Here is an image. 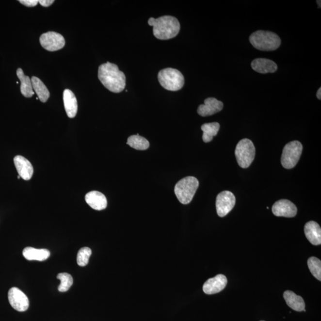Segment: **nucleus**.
Returning a JSON list of instances; mask_svg holds the SVG:
<instances>
[{"label": "nucleus", "mask_w": 321, "mask_h": 321, "mask_svg": "<svg viewBox=\"0 0 321 321\" xmlns=\"http://www.w3.org/2000/svg\"><path fill=\"white\" fill-rule=\"evenodd\" d=\"M98 78L108 90L114 93H120L126 87V76L119 70L117 65L107 62L98 68Z\"/></svg>", "instance_id": "f257e3e1"}, {"label": "nucleus", "mask_w": 321, "mask_h": 321, "mask_svg": "<svg viewBox=\"0 0 321 321\" xmlns=\"http://www.w3.org/2000/svg\"><path fill=\"white\" fill-rule=\"evenodd\" d=\"M148 24L153 27L155 37L160 40H168L176 37L180 30L177 19L171 16H164L157 19L150 18Z\"/></svg>", "instance_id": "f03ea898"}, {"label": "nucleus", "mask_w": 321, "mask_h": 321, "mask_svg": "<svg viewBox=\"0 0 321 321\" xmlns=\"http://www.w3.org/2000/svg\"><path fill=\"white\" fill-rule=\"evenodd\" d=\"M250 43L255 48L263 51H274L280 47L281 39L270 31H257L249 37Z\"/></svg>", "instance_id": "7ed1b4c3"}, {"label": "nucleus", "mask_w": 321, "mask_h": 321, "mask_svg": "<svg viewBox=\"0 0 321 321\" xmlns=\"http://www.w3.org/2000/svg\"><path fill=\"white\" fill-rule=\"evenodd\" d=\"M199 185L196 178L188 176L178 181L175 187L176 196L182 204H188L193 199Z\"/></svg>", "instance_id": "20e7f679"}, {"label": "nucleus", "mask_w": 321, "mask_h": 321, "mask_svg": "<svg viewBox=\"0 0 321 321\" xmlns=\"http://www.w3.org/2000/svg\"><path fill=\"white\" fill-rule=\"evenodd\" d=\"M158 79L163 88L170 91L180 90L185 84V78L179 70L167 68L160 71Z\"/></svg>", "instance_id": "39448f33"}, {"label": "nucleus", "mask_w": 321, "mask_h": 321, "mask_svg": "<svg viewBox=\"0 0 321 321\" xmlns=\"http://www.w3.org/2000/svg\"><path fill=\"white\" fill-rule=\"evenodd\" d=\"M255 152L253 142L250 139H243L239 142L235 150L237 162L239 166L243 168H248L254 161Z\"/></svg>", "instance_id": "423d86ee"}, {"label": "nucleus", "mask_w": 321, "mask_h": 321, "mask_svg": "<svg viewBox=\"0 0 321 321\" xmlns=\"http://www.w3.org/2000/svg\"><path fill=\"white\" fill-rule=\"evenodd\" d=\"M303 146L301 142L294 141L289 142L283 149L281 162L283 167L291 169L296 166L301 158Z\"/></svg>", "instance_id": "0eeeda50"}, {"label": "nucleus", "mask_w": 321, "mask_h": 321, "mask_svg": "<svg viewBox=\"0 0 321 321\" xmlns=\"http://www.w3.org/2000/svg\"><path fill=\"white\" fill-rule=\"evenodd\" d=\"M41 46L48 51H56L64 47L65 41L63 36L56 32L43 33L39 38Z\"/></svg>", "instance_id": "6e6552de"}, {"label": "nucleus", "mask_w": 321, "mask_h": 321, "mask_svg": "<svg viewBox=\"0 0 321 321\" xmlns=\"http://www.w3.org/2000/svg\"><path fill=\"white\" fill-rule=\"evenodd\" d=\"M236 204L235 196L230 191H223L218 194L216 199L217 214L220 217L226 216L233 209Z\"/></svg>", "instance_id": "1a4fd4ad"}, {"label": "nucleus", "mask_w": 321, "mask_h": 321, "mask_svg": "<svg viewBox=\"0 0 321 321\" xmlns=\"http://www.w3.org/2000/svg\"><path fill=\"white\" fill-rule=\"evenodd\" d=\"M8 298L10 305L19 312H25L30 306L28 297L22 290L17 288L10 289L8 293Z\"/></svg>", "instance_id": "9d476101"}, {"label": "nucleus", "mask_w": 321, "mask_h": 321, "mask_svg": "<svg viewBox=\"0 0 321 321\" xmlns=\"http://www.w3.org/2000/svg\"><path fill=\"white\" fill-rule=\"evenodd\" d=\"M273 214L277 217L292 218L295 217L297 209L296 205L288 199L276 202L272 208Z\"/></svg>", "instance_id": "9b49d317"}, {"label": "nucleus", "mask_w": 321, "mask_h": 321, "mask_svg": "<svg viewBox=\"0 0 321 321\" xmlns=\"http://www.w3.org/2000/svg\"><path fill=\"white\" fill-rule=\"evenodd\" d=\"M227 284V278L225 275L218 274L209 279L203 286V291L207 294H214L222 291Z\"/></svg>", "instance_id": "f8f14e48"}, {"label": "nucleus", "mask_w": 321, "mask_h": 321, "mask_svg": "<svg viewBox=\"0 0 321 321\" xmlns=\"http://www.w3.org/2000/svg\"><path fill=\"white\" fill-rule=\"evenodd\" d=\"M223 107L222 101L215 98H209L205 99L204 104L199 105L198 113L202 117L210 116L222 111Z\"/></svg>", "instance_id": "ddd939ff"}, {"label": "nucleus", "mask_w": 321, "mask_h": 321, "mask_svg": "<svg viewBox=\"0 0 321 321\" xmlns=\"http://www.w3.org/2000/svg\"><path fill=\"white\" fill-rule=\"evenodd\" d=\"M14 163L20 177L25 180L31 179L33 174V168L27 159L21 155H17L15 157Z\"/></svg>", "instance_id": "4468645a"}, {"label": "nucleus", "mask_w": 321, "mask_h": 321, "mask_svg": "<svg viewBox=\"0 0 321 321\" xmlns=\"http://www.w3.org/2000/svg\"><path fill=\"white\" fill-rule=\"evenodd\" d=\"M86 203L92 209L101 210L106 209L107 200L104 194L98 191H92L87 193L85 196Z\"/></svg>", "instance_id": "2eb2a0df"}, {"label": "nucleus", "mask_w": 321, "mask_h": 321, "mask_svg": "<svg viewBox=\"0 0 321 321\" xmlns=\"http://www.w3.org/2000/svg\"><path fill=\"white\" fill-rule=\"evenodd\" d=\"M305 234L307 240L313 245L318 246L321 244V228L317 222H307L305 225Z\"/></svg>", "instance_id": "dca6fc26"}, {"label": "nucleus", "mask_w": 321, "mask_h": 321, "mask_svg": "<svg viewBox=\"0 0 321 321\" xmlns=\"http://www.w3.org/2000/svg\"><path fill=\"white\" fill-rule=\"evenodd\" d=\"M63 101L67 116L72 118L75 117L78 112V101L75 95L70 89H65L64 91Z\"/></svg>", "instance_id": "f3484780"}, {"label": "nucleus", "mask_w": 321, "mask_h": 321, "mask_svg": "<svg viewBox=\"0 0 321 321\" xmlns=\"http://www.w3.org/2000/svg\"><path fill=\"white\" fill-rule=\"evenodd\" d=\"M251 66L255 72L261 74L274 73L278 68L277 65L274 62L267 59H255L251 63Z\"/></svg>", "instance_id": "a211bd4d"}, {"label": "nucleus", "mask_w": 321, "mask_h": 321, "mask_svg": "<svg viewBox=\"0 0 321 321\" xmlns=\"http://www.w3.org/2000/svg\"><path fill=\"white\" fill-rule=\"evenodd\" d=\"M284 299L287 304L291 309L297 312L304 311L305 309V304L304 299L301 296L291 291H286L284 293Z\"/></svg>", "instance_id": "6ab92c4d"}, {"label": "nucleus", "mask_w": 321, "mask_h": 321, "mask_svg": "<svg viewBox=\"0 0 321 321\" xmlns=\"http://www.w3.org/2000/svg\"><path fill=\"white\" fill-rule=\"evenodd\" d=\"M23 255L28 260L44 261L50 256V252L46 249H35L32 247H26L23 251Z\"/></svg>", "instance_id": "aec40b11"}, {"label": "nucleus", "mask_w": 321, "mask_h": 321, "mask_svg": "<svg viewBox=\"0 0 321 321\" xmlns=\"http://www.w3.org/2000/svg\"><path fill=\"white\" fill-rule=\"evenodd\" d=\"M17 76L20 81L21 93L26 98H31L34 95L31 80L28 76H25L22 68H18L17 70Z\"/></svg>", "instance_id": "412c9836"}, {"label": "nucleus", "mask_w": 321, "mask_h": 321, "mask_svg": "<svg viewBox=\"0 0 321 321\" xmlns=\"http://www.w3.org/2000/svg\"><path fill=\"white\" fill-rule=\"evenodd\" d=\"M32 85L34 91H35L38 98L42 102H46L50 96L48 89L45 84L39 78L33 76L31 79Z\"/></svg>", "instance_id": "4be33fe9"}, {"label": "nucleus", "mask_w": 321, "mask_h": 321, "mask_svg": "<svg viewBox=\"0 0 321 321\" xmlns=\"http://www.w3.org/2000/svg\"><path fill=\"white\" fill-rule=\"evenodd\" d=\"M220 128V124L217 122L205 123L201 126V130L203 131L202 139L205 143L211 141L214 136L217 135Z\"/></svg>", "instance_id": "5701e85b"}, {"label": "nucleus", "mask_w": 321, "mask_h": 321, "mask_svg": "<svg viewBox=\"0 0 321 321\" xmlns=\"http://www.w3.org/2000/svg\"><path fill=\"white\" fill-rule=\"evenodd\" d=\"M127 144L132 148L141 151L146 150L149 147L148 141L144 137L139 136V134L130 136L128 139Z\"/></svg>", "instance_id": "b1692460"}, {"label": "nucleus", "mask_w": 321, "mask_h": 321, "mask_svg": "<svg viewBox=\"0 0 321 321\" xmlns=\"http://www.w3.org/2000/svg\"><path fill=\"white\" fill-rule=\"evenodd\" d=\"M307 265L310 273L314 277L320 281H321V261L317 257H310L307 260Z\"/></svg>", "instance_id": "393cba45"}, {"label": "nucleus", "mask_w": 321, "mask_h": 321, "mask_svg": "<svg viewBox=\"0 0 321 321\" xmlns=\"http://www.w3.org/2000/svg\"><path fill=\"white\" fill-rule=\"evenodd\" d=\"M57 279L60 281L59 286V291L60 292H65L69 290L71 286L73 285V279L72 275L68 273H60L58 274Z\"/></svg>", "instance_id": "a878e982"}, {"label": "nucleus", "mask_w": 321, "mask_h": 321, "mask_svg": "<svg viewBox=\"0 0 321 321\" xmlns=\"http://www.w3.org/2000/svg\"><path fill=\"white\" fill-rule=\"evenodd\" d=\"M92 251L88 247H83L79 251L77 255V263L80 267H85L88 264Z\"/></svg>", "instance_id": "bb28decb"}, {"label": "nucleus", "mask_w": 321, "mask_h": 321, "mask_svg": "<svg viewBox=\"0 0 321 321\" xmlns=\"http://www.w3.org/2000/svg\"><path fill=\"white\" fill-rule=\"evenodd\" d=\"M21 4L27 7H35L39 3L38 0H20Z\"/></svg>", "instance_id": "cd10ccee"}, {"label": "nucleus", "mask_w": 321, "mask_h": 321, "mask_svg": "<svg viewBox=\"0 0 321 321\" xmlns=\"http://www.w3.org/2000/svg\"><path fill=\"white\" fill-rule=\"evenodd\" d=\"M54 2V0H39V3L42 6L48 7L51 6Z\"/></svg>", "instance_id": "c85d7f7f"}, {"label": "nucleus", "mask_w": 321, "mask_h": 321, "mask_svg": "<svg viewBox=\"0 0 321 321\" xmlns=\"http://www.w3.org/2000/svg\"><path fill=\"white\" fill-rule=\"evenodd\" d=\"M317 98L318 99L321 100V88H320L319 89H318V91L317 92Z\"/></svg>", "instance_id": "c756f323"}, {"label": "nucleus", "mask_w": 321, "mask_h": 321, "mask_svg": "<svg viewBox=\"0 0 321 321\" xmlns=\"http://www.w3.org/2000/svg\"><path fill=\"white\" fill-rule=\"evenodd\" d=\"M17 178H19H19H20V176H18Z\"/></svg>", "instance_id": "7c9ffc66"}, {"label": "nucleus", "mask_w": 321, "mask_h": 321, "mask_svg": "<svg viewBox=\"0 0 321 321\" xmlns=\"http://www.w3.org/2000/svg\"></svg>", "instance_id": "2f4dec72"}]
</instances>
